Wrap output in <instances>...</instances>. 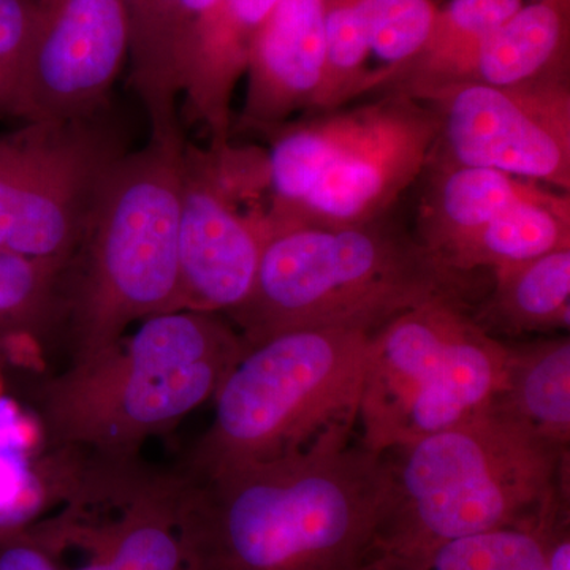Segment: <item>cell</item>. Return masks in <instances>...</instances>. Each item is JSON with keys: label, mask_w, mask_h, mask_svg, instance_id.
I'll return each mask as SVG.
<instances>
[{"label": "cell", "mask_w": 570, "mask_h": 570, "mask_svg": "<svg viewBox=\"0 0 570 570\" xmlns=\"http://www.w3.org/2000/svg\"><path fill=\"white\" fill-rule=\"evenodd\" d=\"M266 154L236 149L202 151L186 146L179 285L183 311L227 314L253 288L266 243L275 235Z\"/></svg>", "instance_id": "10"}, {"label": "cell", "mask_w": 570, "mask_h": 570, "mask_svg": "<svg viewBox=\"0 0 570 570\" xmlns=\"http://www.w3.org/2000/svg\"><path fill=\"white\" fill-rule=\"evenodd\" d=\"M534 521L449 540L419 557L371 562L363 570H547Z\"/></svg>", "instance_id": "22"}, {"label": "cell", "mask_w": 570, "mask_h": 570, "mask_svg": "<svg viewBox=\"0 0 570 570\" xmlns=\"http://www.w3.org/2000/svg\"><path fill=\"white\" fill-rule=\"evenodd\" d=\"M17 538L13 534V531L10 530L9 524L3 521L2 517H0V543L7 542V540Z\"/></svg>", "instance_id": "30"}, {"label": "cell", "mask_w": 570, "mask_h": 570, "mask_svg": "<svg viewBox=\"0 0 570 570\" xmlns=\"http://www.w3.org/2000/svg\"><path fill=\"white\" fill-rule=\"evenodd\" d=\"M371 335L302 328L247 347L214 395L212 425L179 468L213 472L346 449Z\"/></svg>", "instance_id": "5"}, {"label": "cell", "mask_w": 570, "mask_h": 570, "mask_svg": "<svg viewBox=\"0 0 570 570\" xmlns=\"http://www.w3.org/2000/svg\"><path fill=\"white\" fill-rule=\"evenodd\" d=\"M384 455L387 499L367 564L527 527L551 493L569 483V450L551 448L491 406Z\"/></svg>", "instance_id": "4"}, {"label": "cell", "mask_w": 570, "mask_h": 570, "mask_svg": "<svg viewBox=\"0 0 570 570\" xmlns=\"http://www.w3.org/2000/svg\"><path fill=\"white\" fill-rule=\"evenodd\" d=\"M129 21L130 82L149 119L153 140L183 138L175 32L181 0H122Z\"/></svg>", "instance_id": "20"}, {"label": "cell", "mask_w": 570, "mask_h": 570, "mask_svg": "<svg viewBox=\"0 0 570 570\" xmlns=\"http://www.w3.org/2000/svg\"><path fill=\"white\" fill-rule=\"evenodd\" d=\"M326 67L314 111L344 107L381 89L382 78L367 67L365 0H325Z\"/></svg>", "instance_id": "23"}, {"label": "cell", "mask_w": 570, "mask_h": 570, "mask_svg": "<svg viewBox=\"0 0 570 570\" xmlns=\"http://www.w3.org/2000/svg\"><path fill=\"white\" fill-rule=\"evenodd\" d=\"M434 2H436V3H438V6H441V3H444V2H445V0H434Z\"/></svg>", "instance_id": "32"}, {"label": "cell", "mask_w": 570, "mask_h": 570, "mask_svg": "<svg viewBox=\"0 0 570 570\" xmlns=\"http://www.w3.org/2000/svg\"><path fill=\"white\" fill-rule=\"evenodd\" d=\"M472 309L439 299L371 335L356 425L363 448L411 444L474 417L502 392L508 348L475 324Z\"/></svg>", "instance_id": "8"}, {"label": "cell", "mask_w": 570, "mask_h": 570, "mask_svg": "<svg viewBox=\"0 0 570 570\" xmlns=\"http://www.w3.org/2000/svg\"><path fill=\"white\" fill-rule=\"evenodd\" d=\"M186 146L149 138L108 176L67 273L61 328L71 360L111 346L134 322L183 311L178 239Z\"/></svg>", "instance_id": "6"}, {"label": "cell", "mask_w": 570, "mask_h": 570, "mask_svg": "<svg viewBox=\"0 0 570 570\" xmlns=\"http://www.w3.org/2000/svg\"><path fill=\"white\" fill-rule=\"evenodd\" d=\"M412 97L439 118L431 164L491 168L569 193V70L513 86L459 82Z\"/></svg>", "instance_id": "11"}, {"label": "cell", "mask_w": 570, "mask_h": 570, "mask_svg": "<svg viewBox=\"0 0 570 570\" xmlns=\"http://www.w3.org/2000/svg\"><path fill=\"white\" fill-rule=\"evenodd\" d=\"M186 570H363L389 491L384 453L170 472Z\"/></svg>", "instance_id": "1"}, {"label": "cell", "mask_w": 570, "mask_h": 570, "mask_svg": "<svg viewBox=\"0 0 570 570\" xmlns=\"http://www.w3.org/2000/svg\"><path fill=\"white\" fill-rule=\"evenodd\" d=\"M245 352L219 314L184 309L145 318L132 335L41 382L33 403L47 452L134 463L149 438L214 397Z\"/></svg>", "instance_id": "3"}, {"label": "cell", "mask_w": 570, "mask_h": 570, "mask_svg": "<svg viewBox=\"0 0 570 570\" xmlns=\"http://www.w3.org/2000/svg\"><path fill=\"white\" fill-rule=\"evenodd\" d=\"M426 174L415 235L448 264L501 214L549 187L491 168L430 164Z\"/></svg>", "instance_id": "16"}, {"label": "cell", "mask_w": 570, "mask_h": 570, "mask_svg": "<svg viewBox=\"0 0 570 570\" xmlns=\"http://www.w3.org/2000/svg\"><path fill=\"white\" fill-rule=\"evenodd\" d=\"M127 55L122 0H36L21 121H69L107 111Z\"/></svg>", "instance_id": "12"}, {"label": "cell", "mask_w": 570, "mask_h": 570, "mask_svg": "<svg viewBox=\"0 0 570 570\" xmlns=\"http://www.w3.org/2000/svg\"><path fill=\"white\" fill-rule=\"evenodd\" d=\"M472 317L489 335L519 337L569 330L570 249L491 269Z\"/></svg>", "instance_id": "17"}, {"label": "cell", "mask_w": 570, "mask_h": 570, "mask_svg": "<svg viewBox=\"0 0 570 570\" xmlns=\"http://www.w3.org/2000/svg\"><path fill=\"white\" fill-rule=\"evenodd\" d=\"M317 112L266 135L277 230L387 216L436 151V111L409 94L384 91L370 102Z\"/></svg>", "instance_id": "7"}, {"label": "cell", "mask_w": 570, "mask_h": 570, "mask_svg": "<svg viewBox=\"0 0 570 570\" xmlns=\"http://www.w3.org/2000/svg\"><path fill=\"white\" fill-rule=\"evenodd\" d=\"M70 264L0 250V371L36 365L61 330Z\"/></svg>", "instance_id": "19"}, {"label": "cell", "mask_w": 570, "mask_h": 570, "mask_svg": "<svg viewBox=\"0 0 570 570\" xmlns=\"http://www.w3.org/2000/svg\"><path fill=\"white\" fill-rule=\"evenodd\" d=\"M439 6L434 0H365L367 43L382 88L425 47Z\"/></svg>", "instance_id": "25"}, {"label": "cell", "mask_w": 570, "mask_h": 570, "mask_svg": "<svg viewBox=\"0 0 570 570\" xmlns=\"http://www.w3.org/2000/svg\"><path fill=\"white\" fill-rule=\"evenodd\" d=\"M490 283L483 272L450 266L390 214L341 227L294 225L268 239L249 295L225 316L246 348L291 330L374 333L439 299L474 307Z\"/></svg>", "instance_id": "2"}, {"label": "cell", "mask_w": 570, "mask_h": 570, "mask_svg": "<svg viewBox=\"0 0 570 570\" xmlns=\"http://www.w3.org/2000/svg\"><path fill=\"white\" fill-rule=\"evenodd\" d=\"M325 67V0H277L250 50L239 129L269 135L314 111Z\"/></svg>", "instance_id": "14"}, {"label": "cell", "mask_w": 570, "mask_h": 570, "mask_svg": "<svg viewBox=\"0 0 570 570\" xmlns=\"http://www.w3.org/2000/svg\"><path fill=\"white\" fill-rule=\"evenodd\" d=\"M560 249H570V195L543 187L487 225L449 264L464 273L491 272Z\"/></svg>", "instance_id": "21"}, {"label": "cell", "mask_w": 570, "mask_h": 570, "mask_svg": "<svg viewBox=\"0 0 570 570\" xmlns=\"http://www.w3.org/2000/svg\"><path fill=\"white\" fill-rule=\"evenodd\" d=\"M569 501V483H562L535 517L534 528L542 540L547 570H570Z\"/></svg>", "instance_id": "27"}, {"label": "cell", "mask_w": 570, "mask_h": 570, "mask_svg": "<svg viewBox=\"0 0 570 570\" xmlns=\"http://www.w3.org/2000/svg\"><path fill=\"white\" fill-rule=\"evenodd\" d=\"M505 385L491 407L558 450L570 445V340L505 343Z\"/></svg>", "instance_id": "18"}, {"label": "cell", "mask_w": 570, "mask_h": 570, "mask_svg": "<svg viewBox=\"0 0 570 570\" xmlns=\"http://www.w3.org/2000/svg\"><path fill=\"white\" fill-rule=\"evenodd\" d=\"M570 11L546 0L524 3L471 50L395 91L417 96L441 86H513L569 70Z\"/></svg>", "instance_id": "15"}, {"label": "cell", "mask_w": 570, "mask_h": 570, "mask_svg": "<svg viewBox=\"0 0 570 570\" xmlns=\"http://www.w3.org/2000/svg\"><path fill=\"white\" fill-rule=\"evenodd\" d=\"M546 2L553 3V6L560 7V9L570 11V0H546Z\"/></svg>", "instance_id": "31"}, {"label": "cell", "mask_w": 570, "mask_h": 570, "mask_svg": "<svg viewBox=\"0 0 570 570\" xmlns=\"http://www.w3.org/2000/svg\"><path fill=\"white\" fill-rule=\"evenodd\" d=\"M73 570H140L130 568V566L119 564V562H112L107 560H94L88 558L86 562H82L80 568Z\"/></svg>", "instance_id": "29"}, {"label": "cell", "mask_w": 570, "mask_h": 570, "mask_svg": "<svg viewBox=\"0 0 570 570\" xmlns=\"http://www.w3.org/2000/svg\"><path fill=\"white\" fill-rule=\"evenodd\" d=\"M524 0H445L425 47L384 89H397L453 61L508 21Z\"/></svg>", "instance_id": "24"}, {"label": "cell", "mask_w": 570, "mask_h": 570, "mask_svg": "<svg viewBox=\"0 0 570 570\" xmlns=\"http://www.w3.org/2000/svg\"><path fill=\"white\" fill-rule=\"evenodd\" d=\"M36 0H0V118L21 119Z\"/></svg>", "instance_id": "26"}, {"label": "cell", "mask_w": 570, "mask_h": 570, "mask_svg": "<svg viewBox=\"0 0 570 570\" xmlns=\"http://www.w3.org/2000/svg\"><path fill=\"white\" fill-rule=\"evenodd\" d=\"M108 110L0 135V250L69 264L126 140Z\"/></svg>", "instance_id": "9"}, {"label": "cell", "mask_w": 570, "mask_h": 570, "mask_svg": "<svg viewBox=\"0 0 570 570\" xmlns=\"http://www.w3.org/2000/svg\"><path fill=\"white\" fill-rule=\"evenodd\" d=\"M0 570H61L56 554L21 534L0 543Z\"/></svg>", "instance_id": "28"}, {"label": "cell", "mask_w": 570, "mask_h": 570, "mask_svg": "<svg viewBox=\"0 0 570 570\" xmlns=\"http://www.w3.org/2000/svg\"><path fill=\"white\" fill-rule=\"evenodd\" d=\"M277 0H181L175 67L190 119L209 135V149L232 145V99L245 77L255 37Z\"/></svg>", "instance_id": "13"}]
</instances>
